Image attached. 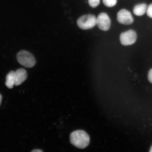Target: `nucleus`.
Returning a JSON list of instances; mask_svg holds the SVG:
<instances>
[{
    "label": "nucleus",
    "instance_id": "f8f14e48",
    "mask_svg": "<svg viewBox=\"0 0 152 152\" xmlns=\"http://www.w3.org/2000/svg\"><path fill=\"white\" fill-rule=\"evenodd\" d=\"M147 16L152 18V3L150 4L147 7Z\"/></svg>",
    "mask_w": 152,
    "mask_h": 152
},
{
    "label": "nucleus",
    "instance_id": "6e6552de",
    "mask_svg": "<svg viewBox=\"0 0 152 152\" xmlns=\"http://www.w3.org/2000/svg\"><path fill=\"white\" fill-rule=\"evenodd\" d=\"M147 5L145 4H141L135 6L133 9V12L135 15L142 16L145 14L147 9Z\"/></svg>",
    "mask_w": 152,
    "mask_h": 152
},
{
    "label": "nucleus",
    "instance_id": "7ed1b4c3",
    "mask_svg": "<svg viewBox=\"0 0 152 152\" xmlns=\"http://www.w3.org/2000/svg\"><path fill=\"white\" fill-rule=\"evenodd\" d=\"M96 17L94 15L89 14L83 15L77 20L79 27L83 30L91 29L96 24Z\"/></svg>",
    "mask_w": 152,
    "mask_h": 152
},
{
    "label": "nucleus",
    "instance_id": "ddd939ff",
    "mask_svg": "<svg viewBox=\"0 0 152 152\" xmlns=\"http://www.w3.org/2000/svg\"><path fill=\"white\" fill-rule=\"evenodd\" d=\"M148 78L149 82L152 84V68L148 72Z\"/></svg>",
    "mask_w": 152,
    "mask_h": 152
},
{
    "label": "nucleus",
    "instance_id": "1a4fd4ad",
    "mask_svg": "<svg viewBox=\"0 0 152 152\" xmlns=\"http://www.w3.org/2000/svg\"><path fill=\"white\" fill-rule=\"evenodd\" d=\"M5 85L7 88H12L15 85V72L11 71L7 74L6 77Z\"/></svg>",
    "mask_w": 152,
    "mask_h": 152
},
{
    "label": "nucleus",
    "instance_id": "39448f33",
    "mask_svg": "<svg viewBox=\"0 0 152 152\" xmlns=\"http://www.w3.org/2000/svg\"><path fill=\"white\" fill-rule=\"evenodd\" d=\"M96 24L100 29L107 31L111 26V21L107 14L101 13L98 15L96 18Z\"/></svg>",
    "mask_w": 152,
    "mask_h": 152
},
{
    "label": "nucleus",
    "instance_id": "dca6fc26",
    "mask_svg": "<svg viewBox=\"0 0 152 152\" xmlns=\"http://www.w3.org/2000/svg\"><path fill=\"white\" fill-rule=\"evenodd\" d=\"M149 152H152V145L151 148V149H150Z\"/></svg>",
    "mask_w": 152,
    "mask_h": 152
},
{
    "label": "nucleus",
    "instance_id": "0eeeda50",
    "mask_svg": "<svg viewBox=\"0 0 152 152\" xmlns=\"http://www.w3.org/2000/svg\"><path fill=\"white\" fill-rule=\"evenodd\" d=\"M15 85L18 86L25 81L28 77L27 72L23 68H20L15 72Z\"/></svg>",
    "mask_w": 152,
    "mask_h": 152
},
{
    "label": "nucleus",
    "instance_id": "f257e3e1",
    "mask_svg": "<svg viewBox=\"0 0 152 152\" xmlns=\"http://www.w3.org/2000/svg\"><path fill=\"white\" fill-rule=\"evenodd\" d=\"M70 142L75 147L83 149L86 148L90 142V137L85 131L77 130L72 132L70 136Z\"/></svg>",
    "mask_w": 152,
    "mask_h": 152
},
{
    "label": "nucleus",
    "instance_id": "4468645a",
    "mask_svg": "<svg viewBox=\"0 0 152 152\" xmlns=\"http://www.w3.org/2000/svg\"><path fill=\"white\" fill-rule=\"evenodd\" d=\"M43 151H42V150H39V149H35L33 150V151H32V152H42Z\"/></svg>",
    "mask_w": 152,
    "mask_h": 152
},
{
    "label": "nucleus",
    "instance_id": "f03ea898",
    "mask_svg": "<svg viewBox=\"0 0 152 152\" xmlns=\"http://www.w3.org/2000/svg\"><path fill=\"white\" fill-rule=\"evenodd\" d=\"M17 58L19 64L24 67L31 68L36 63L35 59L33 55L26 50H23L19 52L17 55Z\"/></svg>",
    "mask_w": 152,
    "mask_h": 152
},
{
    "label": "nucleus",
    "instance_id": "9d476101",
    "mask_svg": "<svg viewBox=\"0 0 152 152\" xmlns=\"http://www.w3.org/2000/svg\"><path fill=\"white\" fill-rule=\"evenodd\" d=\"M117 0H103L104 4L106 7H113L116 4Z\"/></svg>",
    "mask_w": 152,
    "mask_h": 152
},
{
    "label": "nucleus",
    "instance_id": "9b49d317",
    "mask_svg": "<svg viewBox=\"0 0 152 152\" xmlns=\"http://www.w3.org/2000/svg\"><path fill=\"white\" fill-rule=\"evenodd\" d=\"M89 5L92 8H96L100 4V0H88Z\"/></svg>",
    "mask_w": 152,
    "mask_h": 152
},
{
    "label": "nucleus",
    "instance_id": "20e7f679",
    "mask_svg": "<svg viewBox=\"0 0 152 152\" xmlns=\"http://www.w3.org/2000/svg\"><path fill=\"white\" fill-rule=\"evenodd\" d=\"M137 39V34L135 31L132 29L121 33L120 36L121 43L125 46L134 44Z\"/></svg>",
    "mask_w": 152,
    "mask_h": 152
},
{
    "label": "nucleus",
    "instance_id": "423d86ee",
    "mask_svg": "<svg viewBox=\"0 0 152 152\" xmlns=\"http://www.w3.org/2000/svg\"><path fill=\"white\" fill-rule=\"evenodd\" d=\"M117 20L119 23L125 25H129L134 21L132 14L126 9H122L119 11L117 15Z\"/></svg>",
    "mask_w": 152,
    "mask_h": 152
},
{
    "label": "nucleus",
    "instance_id": "2eb2a0df",
    "mask_svg": "<svg viewBox=\"0 0 152 152\" xmlns=\"http://www.w3.org/2000/svg\"><path fill=\"white\" fill-rule=\"evenodd\" d=\"M2 96H1V95L0 94V105H1V101H2Z\"/></svg>",
    "mask_w": 152,
    "mask_h": 152
}]
</instances>
